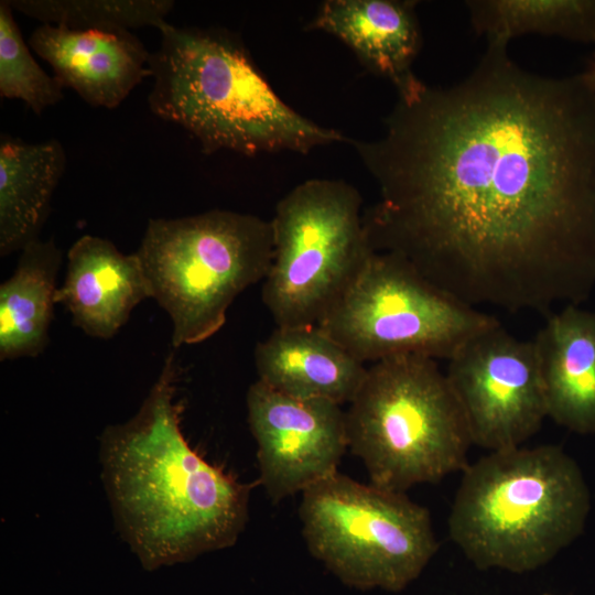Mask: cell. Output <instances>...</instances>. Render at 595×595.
Returning <instances> with one entry per match:
<instances>
[{"label":"cell","mask_w":595,"mask_h":595,"mask_svg":"<svg viewBox=\"0 0 595 595\" xmlns=\"http://www.w3.org/2000/svg\"><path fill=\"white\" fill-rule=\"evenodd\" d=\"M487 45L448 87L398 97L375 140H348L379 201L363 214L462 302L547 313L595 289V87L526 71Z\"/></svg>","instance_id":"cell-1"},{"label":"cell","mask_w":595,"mask_h":595,"mask_svg":"<svg viewBox=\"0 0 595 595\" xmlns=\"http://www.w3.org/2000/svg\"><path fill=\"white\" fill-rule=\"evenodd\" d=\"M171 353L137 413L101 433V479L116 527L147 571L236 543L252 486L209 463L182 429Z\"/></svg>","instance_id":"cell-2"},{"label":"cell","mask_w":595,"mask_h":595,"mask_svg":"<svg viewBox=\"0 0 595 595\" xmlns=\"http://www.w3.org/2000/svg\"><path fill=\"white\" fill-rule=\"evenodd\" d=\"M159 31L160 45L149 62V109L187 131L203 153L306 154L348 142L285 104L231 32L169 22Z\"/></svg>","instance_id":"cell-3"},{"label":"cell","mask_w":595,"mask_h":595,"mask_svg":"<svg viewBox=\"0 0 595 595\" xmlns=\"http://www.w3.org/2000/svg\"><path fill=\"white\" fill-rule=\"evenodd\" d=\"M589 490L558 445L493 451L464 470L447 519L451 540L479 570L524 573L583 531Z\"/></svg>","instance_id":"cell-4"},{"label":"cell","mask_w":595,"mask_h":595,"mask_svg":"<svg viewBox=\"0 0 595 595\" xmlns=\"http://www.w3.org/2000/svg\"><path fill=\"white\" fill-rule=\"evenodd\" d=\"M348 447L370 483L404 493L464 470L473 445L466 419L435 359L374 363L346 411Z\"/></svg>","instance_id":"cell-5"},{"label":"cell","mask_w":595,"mask_h":595,"mask_svg":"<svg viewBox=\"0 0 595 595\" xmlns=\"http://www.w3.org/2000/svg\"><path fill=\"white\" fill-rule=\"evenodd\" d=\"M136 252L151 298L171 318L177 348L215 335L234 300L264 280L273 258L272 226L225 209L151 218Z\"/></svg>","instance_id":"cell-6"},{"label":"cell","mask_w":595,"mask_h":595,"mask_svg":"<svg viewBox=\"0 0 595 595\" xmlns=\"http://www.w3.org/2000/svg\"><path fill=\"white\" fill-rule=\"evenodd\" d=\"M361 204L356 187L329 178L304 181L278 203L261 291L277 327L317 326L375 251Z\"/></svg>","instance_id":"cell-7"},{"label":"cell","mask_w":595,"mask_h":595,"mask_svg":"<svg viewBox=\"0 0 595 595\" xmlns=\"http://www.w3.org/2000/svg\"><path fill=\"white\" fill-rule=\"evenodd\" d=\"M300 518L312 555L360 589L402 591L439 548L428 508L338 472L302 493Z\"/></svg>","instance_id":"cell-8"},{"label":"cell","mask_w":595,"mask_h":595,"mask_svg":"<svg viewBox=\"0 0 595 595\" xmlns=\"http://www.w3.org/2000/svg\"><path fill=\"white\" fill-rule=\"evenodd\" d=\"M498 324L401 257L375 250L317 327L366 365L401 355L448 360Z\"/></svg>","instance_id":"cell-9"},{"label":"cell","mask_w":595,"mask_h":595,"mask_svg":"<svg viewBox=\"0 0 595 595\" xmlns=\"http://www.w3.org/2000/svg\"><path fill=\"white\" fill-rule=\"evenodd\" d=\"M445 374L477 446L490 452L521 446L548 416L534 343L516 338L501 324L461 347Z\"/></svg>","instance_id":"cell-10"},{"label":"cell","mask_w":595,"mask_h":595,"mask_svg":"<svg viewBox=\"0 0 595 595\" xmlns=\"http://www.w3.org/2000/svg\"><path fill=\"white\" fill-rule=\"evenodd\" d=\"M246 401L260 483L273 501L337 473L348 448L340 404L291 397L260 380L249 387Z\"/></svg>","instance_id":"cell-11"},{"label":"cell","mask_w":595,"mask_h":595,"mask_svg":"<svg viewBox=\"0 0 595 595\" xmlns=\"http://www.w3.org/2000/svg\"><path fill=\"white\" fill-rule=\"evenodd\" d=\"M28 44L63 88L91 107L117 108L145 77L151 53L131 31L69 29L41 23Z\"/></svg>","instance_id":"cell-12"},{"label":"cell","mask_w":595,"mask_h":595,"mask_svg":"<svg viewBox=\"0 0 595 595\" xmlns=\"http://www.w3.org/2000/svg\"><path fill=\"white\" fill-rule=\"evenodd\" d=\"M148 298L150 284L137 252L126 255L110 240L84 235L67 252V270L55 302L87 335L108 339Z\"/></svg>","instance_id":"cell-13"},{"label":"cell","mask_w":595,"mask_h":595,"mask_svg":"<svg viewBox=\"0 0 595 595\" xmlns=\"http://www.w3.org/2000/svg\"><path fill=\"white\" fill-rule=\"evenodd\" d=\"M416 3L412 0H327L320 6L309 29L339 39L366 68L388 79L398 97H405L423 83L412 71L422 44Z\"/></svg>","instance_id":"cell-14"},{"label":"cell","mask_w":595,"mask_h":595,"mask_svg":"<svg viewBox=\"0 0 595 595\" xmlns=\"http://www.w3.org/2000/svg\"><path fill=\"white\" fill-rule=\"evenodd\" d=\"M258 380L301 399L349 403L368 367L317 326L277 327L255 348Z\"/></svg>","instance_id":"cell-15"},{"label":"cell","mask_w":595,"mask_h":595,"mask_svg":"<svg viewBox=\"0 0 595 595\" xmlns=\"http://www.w3.org/2000/svg\"><path fill=\"white\" fill-rule=\"evenodd\" d=\"M533 343L548 416L573 432H595V313L566 305Z\"/></svg>","instance_id":"cell-16"},{"label":"cell","mask_w":595,"mask_h":595,"mask_svg":"<svg viewBox=\"0 0 595 595\" xmlns=\"http://www.w3.org/2000/svg\"><path fill=\"white\" fill-rule=\"evenodd\" d=\"M67 156L57 139L26 142L0 138V255L21 251L40 239Z\"/></svg>","instance_id":"cell-17"},{"label":"cell","mask_w":595,"mask_h":595,"mask_svg":"<svg viewBox=\"0 0 595 595\" xmlns=\"http://www.w3.org/2000/svg\"><path fill=\"white\" fill-rule=\"evenodd\" d=\"M62 251L53 239L21 250L13 274L0 285V359L36 357L48 343Z\"/></svg>","instance_id":"cell-18"},{"label":"cell","mask_w":595,"mask_h":595,"mask_svg":"<svg viewBox=\"0 0 595 595\" xmlns=\"http://www.w3.org/2000/svg\"><path fill=\"white\" fill-rule=\"evenodd\" d=\"M473 30L487 45L506 46L524 34L595 45V0H468Z\"/></svg>","instance_id":"cell-19"},{"label":"cell","mask_w":595,"mask_h":595,"mask_svg":"<svg viewBox=\"0 0 595 595\" xmlns=\"http://www.w3.org/2000/svg\"><path fill=\"white\" fill-rule=\"evenodd\" d=\"M12 9L41 23L69 29L131 31L160 30L173 10V0H9Z\"/></svg>","instance_id":"cell-20"},{"label":"cell","mask_w":595,"mask_h":595,"mask_svg":"<svg viewBox=\"0 0 595 595\" xmlns=\"http://www.w3.org/2000/svg\"><path fill=\"white\" fill-rule=\"evenodd\" d=\"M9 0L0 1V96L23 101L35 115L56 104L64 88L31 54Z\"/></svg>","instance_id":"cell-21"},{"label":"cell","mask_w":595,"mask_h":595,"mask_svg":"<svg viewBox=\"0 0 595 595\" xmlns=\"http://www.w3.org/2000/svg\"><path fill=\"white\" fill-rule=\"evenodd\" d=\"M585 73L588 75L591 82L593 83L595 87V51L593 52L589 58V63Z\"/></svg>","instance_id":"cell-22"},{"label":"cell","mask_w":595,"mask_h":595,"mask_svg":"<svg viewBox=\"0 0 595 595\" xmlns=\"http://www.w3.org/2000/svg\"><path fill=\"white\" fill-rule=\"evenodd\" d=\"M543 595H553V594H548V593H545V594H543Z\"/></svg>","instance_id":"cell-23"}]
</instances>
